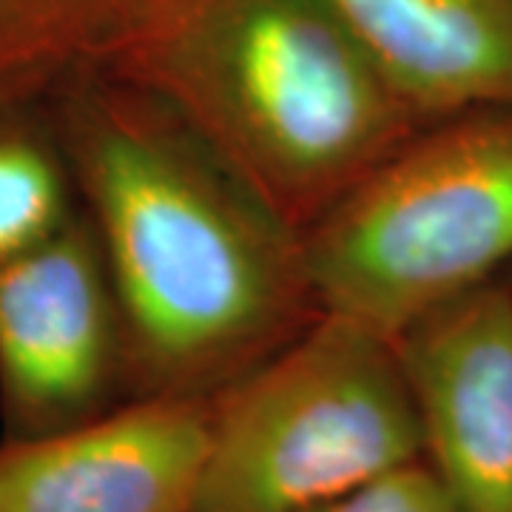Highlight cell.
I'll return each instance as SVG.
<instances>
[{
  "label": "cell",
  "instance_id": "cell-1",
  "mask_svg": "<svg viewBox=\"0 0 512 512\" xmlns=\"http://www.w3.org/2000/svg\"><path fill=\"white\" fill-rule=\"evenodd\" d=\"M55 111L123 316L128 399H217L322 316L302 234L160 94L92 74Z\"/></svg>",
  "mask_w": 512,
  "mask_h": 512
},
{
  "label": "cell",
  "instance_id": "cell-4",
  "mask_svg": "<svg viewBox=\"0 0 512 512\" xmlns=\"http://www.w3.org/2000/svg\"><path fill=\"white\" fill-rule=\"evenodd\" d=\"M419 458L396 342L322 313L214 399L194 512H311Z\"/></svg>",
  "mask_w": 512,
  "mask_h": 512
},
{
  "label": "cell",
  "instance_id": "cell-12",
  "mask_svg": "<svg viewBox=\"0 0 512 512\" xmlns=\"http://www.w3.org/2000/svg\"><path fill=\"white\" fill-rule=\"evenodd\" d=\"M510 285H512V279H510Z\"/></svg>",
  "mask_w": 512,
  "mask_h": 512
},
{
  "label": "cell",
  "instance_id": "cell-9",
  "mask_svg": "<svg viewBox=\"0 0 512 512\" xmlns=\"http://www.w3.org/2000/svg\"><path fill=\"white\" fill-rule=\"evenodd\" d=\"M171 0H0V120L111 72Z\"/></svg>",
  "mask_w": 512,
  "mask_h": 512
},
{
  "label": "cell",
  "instance_id": "cell-7",
  "mask_svg": "<svg viewBox=\"0 0 512 512\" xmlns=\"http://www.w3.org/2000/svg\"><path fill=\"white\" fill-rule=\"evenodd\" d=\"M214 399H128L92 421L0 444V512H194Z\"/></svg>",
  "mask_w": 512,
  "mask_h": 512
},
{
  "label": "cell",
  "instance_id": "cell-5",
  "mask_svg": "<svg viewBox=\"0 0 512 512\" xmlns=\"http://www.w3.org/2000/svg\"><path fill=\"white\" fill-rule=\"evenodd\" d=\"M128 402L123 316L89 214L0 259L3 439H40Z\"/></svg>",
  "mask_w": 512,
  "mask_h": 512
},
{
  "label": "cell",
  "instance_id": "cell-2",
  "mask_svg": "<svg viewBox=\"0 0 512 512\" xmlns=\"http://www.w3.org/2000/svg\"><path fill=\"white\" fill-rule=\"evenodd\" d=\"M109 77L171 103L299 234L430 126L322 0H171Z\"/></svg>",
  "mask_w": 512,
  "mask_h": 512
},
{
  "label": "cell",
  "instance_id": "cell-6",
  "mask_svg": "<svg viewBox=\"0 0 512 512\" xmlns=\"http://www.w3.org/2000/svg\"><path fill=\"white\" fill-rule=\"evenodd\" d=\"M424 461L453 512H512V285L490 279L396 339Z\"/></svg>",
  "mask_w": 512,
  "mask_h": 512
},
{
  "label": "cell",
  "instance_id": "cell-3",
  "mask_svg": "<svg viewBox=\"0 0 512 512\" xmlns=\"http://www.w3.org/2000/svg\"><path fill=\"white\" fill-rule=\"evenodd\" d=\"M319 311L399 339L512 262V109L424 126L302 234Z\"/></svg>",
  "mask_w": 512,
  "mask_h": 512
},
{
  "label": "cell",
  "instance_id": "cell-10",
  "mask_svg": "<svg viewBox=\"0 0 512 512\" xmlns=\"http://www.w3.org/2000/svg\"><path fill=\"white\" fill-rule=\"evenodd\" d=\"M26 120H0V259L35 248L74 217L63 148Z\"/></svg>",
  "mask_w": 512,
  "mask_h": 512
},
{
  "label": "cell",
  "instance_id": "cell-11",
  "mask_svg": "<svg viewBox=\"0 0 512 512\" xmlns=\"http://www.w3.org/2000/svg\"><path fill=\"white\" fill-rule=\"evenodd\" d=\"M311 512H453L430 464L419 458Z\"/></svg>",
  "mask_w": 512,
  "mask_h": 512
},
{
  "label": "cell",
  "instance_id": "cell-8",
  "mask_svg": "<svg viewBox=\"0 0 512 512\" xmlns=\"http://www.w3.org/2000/svg\"><path fill=\"white\" fill-rule=\"evenodd\" d=\"M424 123L512 109V0H322Z\"/></svg>",
  "mask_w": 512,
  "mask_h": 512
}]
</instances>
